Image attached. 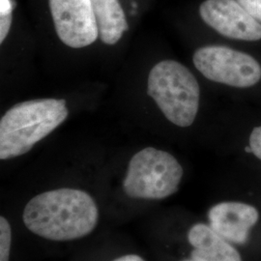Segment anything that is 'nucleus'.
Returning a JSON list of instances; mask_svg holds the SVG:
<instances>
[{
  "instance_id": "f257e3e1",
  "label": "nucleus",
  "mask_w": 261,
  "mask_h": 261,
  "mask_svg": "<svg viewBox=\"0 0 261 261\" xmlns=\"http://www.w3.org/2000/svg\"><path fill=\"white\" fill-rule=\"evenodd\" d=\"M99 211L93 198L75 189L45 192L29 200L22 215L28 229L51 241H71L91 233Z\"/></svg>"
},
{
  "instance_id": "f03ea898",
  "label": "nucleus",
  "mask_w": 261,
  "mask_h": 261,
  "mask_svg": "<svg viewBox=\"0 0 261 261\" xmlns=\"http://www.w3.org/2000/svg\"><path fill=\"white\" fill-rule=\"evenodd\" d=\"M68 116L65 100L38 99L17 103L0 121V159L21 156Z\"/></svg>"
},
{
  "instance_id": "7ed1b4c3",
  "label": "nucleus",
  "mask_w": 261,
  "mask_h": 261,
  "mask_svg": "<svg viewBox=\"0 0 261 261\" xmlns=\"http://www.w3.org/2000/svg\"><path fill=\"white\" fill-rule=\"evenodd\" d=\"M147 92L171 123L189 127L195 121L200 90L186 66L174 60L161 61L150 71Z\"/></svg>"
},
{
  "instance_id": "20e7f679",
  "label": "nucleus",
  "mask_w": 261,
  "mask_h": 261,
  "mask_svg": "<svg viewBox=\"0 0 261 261\" xmlns=\"http://www.w3.org/2000/svg\"><path fill=\"white\" fill-rule=\"evenodd\" d=\"M182 177L183 168L171 154L147 147L130 159L123 188L133 198L163 199L177 192Z\"/></svg>"
},
{
  "instance_id": "39448f33",
  "label": "nucleus",
  "mask_w": 261,
  "mask_h": 261,
  "mask_svg": "<svg viewBox=\"0 0 261 261\" xmlns=\"http://www.w3.org/2000/svg\"><path fill=\"white\" fill-rule=\"evenodd\" d=\"M193 61L206 79L215 83L246 88L260 82V64L250 55L231 47H200L193 56Z\"/></svg>"
},
{
  "instance_id": "423d86ee",
  "label": "nucleus",
  "mask_w": 261,
  "mask_h": 261,
  "mask_svg": "<svg viewBox=\"0 0 261 261\" xmlns=\"http://www.w3.org/2000/svg\"><path fill=\"white\" fill-rule=\"evenodd\" d=\"M56 33L66 46L87 47L99 36L91 0H49Z\"/></svg>"
},
{
  "instance_id": "0eeeda50",
  "label": "nucleus",
  "mask_w": 261,
  "mask_h": 261,
  "mask_svg": "<svg viewBox=\"0 0 261 261\" xmlns=\"http://www.w3.org/2000/svg\"><path fill=\"white\" fill-rule=\"evenodd\" d=\"M201 19L224 37L241 41L261 39V23L237 0H206L200 7Z\"/></svg>"
},
{
  "instance_id": "6e6552de",
  "label": "nucleus",
  "mask_w": 261,
  "mask_h": 261,
  "mask_svg": "<svg viewBox=\"0 0 261 261\" xmlns=\"http://www.w3.org/2000/svg\"><path fill=\"white\" fill-rule=\"evenodd\" d=\"M210 226L228 242L243 245L249 240L252 226L258 222L255 207L238 201H224L208 212Z\"/></svg>"
},
{
  "instance_id": "1a4fd4ad",
  "label": "nucleus",
  "mask_w": 261,
  "mask_h": 261,
  "mask_svg": "<svg viewBox=\"0 0 261 261\" xmlns=\"http://www.w3.org/2000/svg\"><path fill=\"white\" fill-rule=\"evenodd\" d=\"M188 241L194 250L195 261H242L239 252L214 229L204 224H194L188 232Z\"/></svg>"
},
{
  "instance_id": "9d476101",
  "label": "nucleus",
  "mask_w": 261,
  "mask_h": 261,
  "mask_svg": "<svg viewBox=\"0 0 261 261\" xmlns=\"http://www.w3.org/2000/svg\"><path fill=\"white\" fill-rule=\"evenodd\" d=\"M99 37L107 45H115L128 29L118 0H91Z\"/></svg>"
},
{
  "instance_id": "9b49d317",
  "label": "nucleus",
  "mask_w": 261,
  "mask_h": 261,
  "mask_svg": "<svg viewBox=\"0 0 261 261\" xmlns=\"http://www.w3.org/2000/svg\"><path fill=\"white\" fill-rule=\"evenodd\" d=\"M11 242V225L4 217H0V261H9Z\"/></svg>"
},
{
  "instance_id": "f8f14e48",
  "label": "nucleus",
  "mask_w": 261,
  "mask_h": 261,
  "mask_svg": "<svg viewBox=\"0 0 261 261\" xmlns=\"http://www.w3.org/2000/svg\"><path fill=\"white\" fill-rule=\"evenodd\" d=\"M253 19L261 22V0H237Z\"/></svg>"
},
{
  "instance_id": "ddd939ff",
  "label": "nucleus",
  "mask_w": 261,
  "mask_h": 261,
  "mask_svg": "<svg viewBox=\"0 0 261 261\" xmlns=\"http://www.w3.org/2000/svg\"><path fill=\"white\" fill-rule=\"evenodd\" d=\"M250 146L252 153L261 161V126L252 130L250 137Z\"/></svg>"
},
{
  "instance_id": "4468645a",
  "label": "nucleus",
  "mask_w": 261,
  "mask_h": 261,
  "mask_svg": "<svg viewBox=\"0 0 261 261\" xmlns=\"http://www.w3.org/2000/svg\"><path fill=\"white\" fill-rule=\"evenodd\" d=\"M12 23V14L0 15V42L2 43L9 33Z\"/></svg>"
},
{
  "instance_id": "2eb2a0df",
  "label": "nucleus",
  "mask_w": 261,
  "mask_h": 261,
  "mask_svg": "<svg viewBox=\"0 0 261 261\" xmlns=\"http://www.w3.org/2000/svg\"><path fill=\"white\" fill-rule=\"evenodd\" d=\"M14 6L13 0H0V15L12 14Z\"/></svg>"
},
{
  "instance_id": "dca6fc26",
  "label": "nucleus",
  "mask_w": 261,
  "mask_h": 261,
  "mask_svg": "<svg viewBox=\"0 0 261 261\" xmlns=\"http://www.w3.org/2000/svg\"><path fill=\"white\" fill-rule=\"evenodd\" d=\"M113 261H145L137 254H126Z\"/></svg>"
},
{
  "instance_id": "f3484780",
  "label": "nucleus",
  "mask_w": 261,
  "mask_h": 261,
  "mask_svg": "<svg viewBox=\"0 0 261 261\" xmlns=\"http://www.w3.org/2000/svg\"><path fill=\"white\" fill-rule=\"evenodd\" d=\"M182 261H195V260H193V259H192V258H191V259H187V260H182Z\"/></svg>"
}]
</instances>
